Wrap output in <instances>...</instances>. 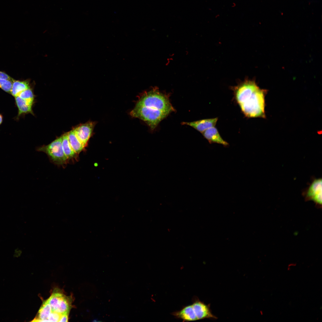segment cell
<instances>
[{"label": "cell", "instance_id": "9a60e30c", "mask_svg": "<svg viewBox=\"0 0 322 322\" xmlns=\"http://www.w3.org/2000/svg\"><path fill=\"white\" fill-rule=\"evenodd\" d=\"M30 87L28 82L27 81H21L13 79L10 93L15 97L18 96L21 92Z\"/></svg>", "mask_w": 322, "mask_h": 322}, {"label": "cell", "instance_id": "8992f818", "mask_svg": "<svg viewBox=\"0 0 322 322\" xmlns=\"http://www.w3.org/2000/svg\"><path fill=\"white\" fill-rule=\"evenodd\" d=\"M322 179H314L305 192V198L313 201L316 204H322Z\"/></svg>", "mask_w": 322, "mask_h": 322}, {"label": "cell", "instance_id": "7a4b0ae2", "mask_svg": "<svg viewBox=\"0 0 322 322\" xmlns=\"http://www.w3.org/2000/svg\"><path fill=\"white\" fill-rule=\"evenodd\" d=\"M136 104L154 106L169 113L174 111L175 110L170 103L168 96L156 88L143 93Z\"/></svg>", "mask_w": 322, "mask_h": 322}, {"label": "cell", "instance_id": "9c48e42d", "mask_svg": "<svg viewBox=\"0 0 322 322\" xmlns=\"http://www.w3.org/2000/svg\"><path fill=\"white\" fill-rule=\"evenodd\" d=\"M218 118L207 119L190 122H183V125L191 126L202 133L206 129L216 125Z\"/></svg>", "mask_w": 322, "mask_h": 322}, {"label": "cell", "instance_id": "4fadbf2b", "mask_svg": "<svg viewBox=\"0 0 322 322\" xmlns=\"http://www.w3.org/2000/svg\"><path fill=\"white\" fill-rule=\"evenodd\" d=\"M15 101L18 107V116L32 112V106L33 100H25L18 96L15 97Z\"/></svg>", "mask_w": 322, "mask_h": 322}, {"label": "cell", "instance_id": "44dd1931", "mask_svg": "<svg viewBox=\"0 0 322 322\" xmlns=\"http://www.w3.org/2000/svg\"><path fill=\"white\" fill-rule=\"evenodd\" d=\"M0 78L12 81L13 80L7 74L1 71H0Z\"/></svg>", "mask_w": 322, "mask_h": 322}, {"label": "cell", "instance_id": "30bf717a", "mask_svg": "<svg viewBox=\"0 0 322 322\" xmlns=\"http://www.w3.org/2000/svg\"><path fill=\"white\" fill-rule=\"evenodd\" d=\"M172 315L177 318L181 319L184 321L198 320L192 304L183 307L180 310L173 312Z\"/></svg>", "mask_w": 322, "mask_h": 322}, {"label": "cell", "instance_id": "8fae6325", "mask_svg": "<svg viewBox=\"0 0 322 322\" xmlns=\"http://www.w3.org/2000/svg\"><path fill=\"white\" fill-rule=\"evenodd\" d=\"M202 133L210 143H216L226 146L229 145L228 143L221 137L215 126L208 128Z\"/></svg>", "mask_w": 322, "mask_h": 322}, {"label": "cell", "instance_id": "ba28073f", "mask_svg": "<svg viewBox=\"0 0 322 322\" xmlns=\"http://www.w3.org/2000/svg\"><path fill=\"white\" fill-rule=\"evenodd\" d=\"M94 126V123L89 122L73 129L77 136L85 147L91 136Z\"/></svg>", "mask_w": 322, "mask_h": 322}, {"label": "cell", "instance_id": "7402d4cb", "mask_svg": "<svg viewBox=\"0 0 322 322\" xmlns=\"http://www.w3.org/2000/svg\"><path fill=\"white\" fill-rule=\"evenodd\" d=\"M3 121L2 116L0 114V125L1 124Z\"/></svg>", "mask_w": 322, "mask_h": 322}, {"label": "cell", "instance_id": "6da1fadb", "mask_svg": "<svg viewBox=\"0 0 322 322\" xmlns=\"http://www.w3.org/2000/svg\"><path fill=\"white\" fill-rule=\"evenodd\" d=\"M232 89L236 102L246 117H265L266 90L260 89L255 81L248 79L241 82Z\"/></svg>", "mask_w": 322, "mask_h": 322}, {"label": "cell", "instance_id": "3957f363", "mask_svg": "<svg viewBox=\"0 0 322 322\" xmlns=\"http://www.w3.org/2000/svg\"><path fill=\"white\" fill-rule=\"evenodd\" d=\"M169 114L154 106L137 105H136L130 113L132 117L138 118L145 121L152 130L154 129L160 122Z\"/></svg>", "mask_w": 322, "mask_h": 322}, {"label": "cell", "instance_id": "7c38bea8", "mask_svg": "<svg viewBox=\"0 0 322 322\" xmlns=\"http://www.w3.org/2000/svg\"><path fill=\"white\" fill-rule=\"evenodd\" d=\"M52 310L47 300L44 301L38 314L32 321L48 322V319Z\"/></svg>", "mask_w": 322, "mask_h": 322}, {"label": "cell", "instance_id": "5bb4252c", "mask_svg": "<svg viewBox=\"0 0 322 322\" xmlns=\"http://www.w3.org/2000/svg\"><path fill=\"white\" fill-rule=\"evenodd\" d=\"M70 144L76 154L79 153L85 147L80 141L73 130L67 133Z\"/></svg>", "mask_w": 322, "mask_h": 322}, {"label": "cell", "instance_id": "52a82bcc", "mask_svg": "<svg viewBox=\"0 0 322 322\" xmlns=\"http://www.w3.org/2000/svg\"><path fill=\"white\" fill-rule=\"evenodd\" d=\"M198 320L205 318L216 319L210 308V305H206L198 299H195L192 304Z\"/></svg>", "mask_w": 322, "mask_h": 322}, {"label": "cell", "instance_id": "ac0fdd59", "mask_svg": "<svg viewBox=\"0 0 322 322\" xmlns=\"http://www.w3.org/2000/svg\"><path fill=\"white\" fill-rule=\"evenodd\" d=\"M18 96L25 100L34 99L33 94L30 88L21 92L18 95Z\"/></svg>", "mask_w": 322, "mask_h": 322}, {"label": "cell", "instance_id": "277c9868", "mask_svg": "<svg viewBox=\"0 0 322 322\" xmlns=\"http://www.w3.org/2000/svg\"><path fill=\"white\" fill-rule=\"evenodd\" d=\"M38 151L45 153L53 162L58 164H64L67 160L62 148V137L48 145L39 148Z\"/></svg>", "mask_w": 322, "mask_h": 322}, {"label": "cell", "instance_id": "ffe728a7", "mask_svg": "<svg viewBox=\"0 0 322 322\" xmlns=\"http://www.w3.org/2000/svg\"><path fill=\"white\" fill-rule=\"evenodd\" d=\"M69 313L68 312L61 314L59 322L68 321Z\"/></svg>", "mask_w": 322, "mask_h": 322}, {"label": "cell", "instance_id": "2e32d148", "mask_svg": "<svg viewBox=\"0 0 322 322\" xmlns=\"http://www.w3.org/2000/svg\"><path fill=\"white\" fill-rule=\"evenodd\" d=\"M62 137V145L64 152L67 159L74 157L76 154L69 143L67 133Z\"/></svg>", "mask_w": 322, "mask_h": 322}, {"label": "cell", "instance_id": "e0dca14e", "mask_svg": "<svg viewBox=\"0 0 322 322\" xmlns=\"http://www.w3.org/2000/svg\"><path fill=\"white\" fill-rule=\"evenodd\" d=\"M13 80L0 78V88L6 92L10 93Z\"/></svg>", "mask_w": 322, "mask_h": 322}, {"label": "cell", "instance_id": "d6986e66", "mask_svg": "<svg viewBox=\"0 0 322 322\" xmlns=\"http://www.w3.org/2000/svg\"><path fill=\"white\" fill-rule=\"evenodd\" d=\"M61 314L52 311L48 319V322H59Z\"/></svg>", "mask_w": 322, "mask_h": 322}, {"label": "cell", "instance_id": "5b68a950", "mask_svg": "<svg viewBox=\"0 0 322 322\" xmlns=\"http://www.w3.org/2000/svg\"><path fill=\"white\" fill-rule=\"evenodd\" d=\"M52 311L61 314L69 312L71 308V300L60 291L53 292L47 300Z\"/></svg>", "mask_w": 322, "mask_h": 322}]
</instances>
